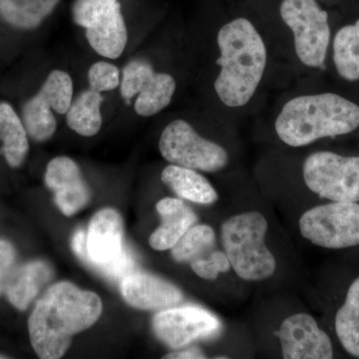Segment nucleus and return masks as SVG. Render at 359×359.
Returning a JSON list of instances; mask_svg holds the SVG:
<instances>
[{"mask_svg":"<svg viewBox=\"0 0 359 359\" xmlns=\"http://www.w3.org/2000/svg\"><path fill=\"white\" fill-rule=\"evenodd\" d=\"M102 311V302L94 292L68 282L51 285L28 318L33 351L42 359L62 358L72 337L92 327Z\"/></svg>","mask_w":359,"mask_h":359,"instance_id":"1","label":"nucleus"},{"mask_svg":"<svg viewBox=\"0 0 359 359\" xmlns=\"http://www.w3.org/2000/svg\"><path fill=\"white\" fill-rule=\"evenodd\" d=\"M221 72L215 81L219 100L229 107L250 102L261 83L266 65V48L261 34L245 18L226 23L218 37Z\"/></svg>","mask_w":359,"mask_h":359,"instance_id":"2","label":"nucleus"},{"mask_svg":"<svg viewBox=\"0 0 359 359\" xmlns=\"http://www.w3.org/2000/svg\"><path fill=\"white\" fill-rule=\"evenodd\" d=\"M359 128V106L334 93L295 97L276 120L278 138L290 147L311 145Z\"/></svg>","mask_w":359,"mask_h":359,"instance_id":"3","label":"nucleus"},{"mask_svg":"<svg viewBox=\"0 0 359 359\" xmlns=\"http://www.w3.org/2000/svg\"><path fill=\"white\" fill-rule=\"evenodd\" d=\"M269 224L263 212L233 214L219 228V241L231 271L243 282L264 283L278 271V259L268 245Z\"/></svg>","mask_w":359,"mask_h":359,"instance_id":"4","label":"nucleus"},{"mask_svg":"<svg viewBox=\"0 0 359 359\" xmlns=\"http://www.w3.org/2000/svg\"><path fill=\"white\" fill-rule=\"evenodd\" d=\"M299 233L321 249L342 250L359 245V203L325 201L302 212Z\"/></svg>","mask_w":359,"mask_h":359,"instance_id":"5","label":"nucleus"},{"mask_svg":"<svg viewBox=\"0 0 359 359\" xmlns=\"http://www.w3.org/2000/svg\"><path fill=\"white\" fill-rule=\"evenodd\" d=\"M306 188L321 200L359 203V156L318 151L302 166Z\"/></svg>","mask_w":359,"mask_h":359,"instance_id":"6","label":"nucleus"},{"mask_svg":"<svg viewBox=\"0 0 359 359\" xmlns=\"http://www.w3.org/2000/svg\"><path fill=\"white\" fill-rule=\"evenodd\" d=\"M280 13L294 33L299 60L308 67H323L330 40L327 11L316 0H283Z\"/></svg>","mask_w":359,"mask_h":359,"instance_id":"7","label":"nucleus"},{"mask_svg":"<svg viewBox=\"0 0 359 359\" xmlns=\"http://www.w3.org/2000/svg\"><path fill=\"white\" fill-rule=\"evenodd\" d=\"M72 18L86 32L90 46L99 55L117 59L128 42V30L119 0H75Z\"/></svg>","mask_w":359,"mask_h":359,"instance_id":"8","label":"nucleus"},{"mask_svg":"<svg viewBox=\"0 0 359 359\" xmlns=\"http://www.w3.org/2000/svg\"><path fill=\"white\" fill-rule=\"evenodd\" d=\"M159 150L167 162L196 171L215 173L228 166V151L203 138L184 120H175L162 132Z\"/></svg>","mask_w":359,"mask_h":359,"instance_id":"9","label":"nucleus"},{"mask_svg":"<svg viewBox=\"0 0 359 359\" xmlns=\"http://www.w3.org/2000/svg\"><path fill=\"white\" fill-rule=\"evenodd\" d=\"M280 354L285 359L337 358L334 340L313 314L299 311L283 318L276 330Z\"/></svg>","mask_w":359,"mask_h":359,"instance_id":"10","label":"nucleus"},{"mask_svg":"<svg viewBox=\"0 0 359 359\" xmlns=\"http://www.w3.org/2000/svg\"><path fill=\"white\" fill-rule=\"evenodd\" d=\"M158 339L172 349H180L201 339L218 334L221 321L207 309L195 306L161 309L152 320Z\"/></svg>","mask_w":359,"mask_h":359,"instance_id":"11","label":"nucleus"},{"mask_svg":"<svg viewBox=\"0 0 359 359\" xmlns=\"http://www.w3.org/2000/svg\"><path fill=\"white\" fill-rule=\"evenodd\" d=\"M124 224L114 209H103L94 215L86 233L85 264L100 273L101 269L122 254Z\"/></svg>","mask_w":359,"mask_h":359,"instance_id":"12","label":"nucleus"},{"mask_svg":"<svg viewBox=\"0 0 359 359\" xmlns=\"http://www.w3.org/2000/svg\"><path fill=\"white\" fill-rule=\"evenodd\" d=\"M45 185L54 193V201L66 217H71L88 205L91 193L74 161L56 157L48 163Z\"/></svg>","mask_w":359,"mask_h":359,"instance_id":"13","label":"nucleus"},{"mask_svg":"<svg viewBox=\"0 0 359 359\" xmlns=\"http://www.w3.org/2000/svg\"><path fill=\"white\" fill-rule=\"evenodd\" d=\"M125 301L135 309L161 311L183 301V292L164 278L146 273L131 271L121 280Z\"/></svg>","mask_w":359,"mask_h":359,"instance_id":"14","label":"nucleus"},{"mask_svg":"<svg viewBox=\"0 0 359 359\" xmlns=\"http://www.w3.org/2000/svg\"><path fill=\"white\" fill-rule=\"evenodd\" d=\"M156 209L161 224L150 236L149 243L152 249L159 252L171 250L198 222L192 208L178 198H164L157 203Z\"/></svg>","mask_w":359,"mask_h":359,"instance_id":"15","label":"nucleus"},{"mask_svg":"<svg viewBox=\"0 0 359 359\" xmlns=\"http://www.w3.org/2000/svg\"><path fill=\"white\" fill-rule=\"evenodd\" d=\"M52 275L50 266L41 261L28 262L16 266L11 271L4 289L7 299L18 311H25L51 280Z\"/></svg>","mask_w":359,"mask_h":359,"instance_id":"16","label":"nucleus"},{"mask_svg":"<svg viewBox=\"0 0 359 359\" xmlns=\"http://www.w3.org/2000/svg\"><path fill=\"white\" fill-rule=\"evenodd\" d=\"M161 180L180 199L204 205L218 202L219 194L215 187L196 170L171 164L163 170Z\"/></svg>","mask_w":359,"mask_h":359,"instance_id":"17","label":"nucleus"},{"mask_svg":"<svg viewBox=\"0 0 359 359\" xmlns=\"http://www.w3.org/2000/svg\"><path fill=\"white\" fill-rule=\"evenodd\" d=\"M335 340L347 355L359 359V275L349 283L334 318Z\"/></svg>","mask_w":359,"mask_h":359,"instance_id":"18","label":"nucleus"},{"mask_svg":"<svg viewBox=\"0 0 359 359\" xmlns=\"http://www.w3.org/2000/svg\"><path fill=\"white\" fill-rule=\"evenodd\" d=\"M27 135L13 106L0 102V155L11 168H20L25 162L29 150Z\"/></svg>","mask_w":359,"mask_h":359,"instance_id":"19","label":"nucleus"},{"mask_svg":"<svg viewBox=\"0 0 359 359\" xmlns=\"http://www.w3.org/2000/svg\"><path fill=\"white\" fill-rule=\"evenodd\" d=\"M102 96L93 89L85 90L72 101L66 113L68 126L84 137L95 136L102 126Z\"/></svg>","mask_w":359,"mask_h":359,"instance_id":"20","label":"nucleus"},{"mask_svg":"<svg viewBox=\"0 0 359 359\" xmlns=\"http://www.w3.org/2000/svg\"><path fill=\"white\" fill-rule=\"evenodd\" d=\"M60 0H0V16L13 27L33 29L50 15Z\"/></svg>","mask_w":359,"mask_h":359,"instance_id":"21","label":"nucleus"},{"mask_svg":"<svg viewBox=\"0 0 359 359\" xmlns=\"http://www.w3.org/2000/svg\"><path fill=\"white\" fill-rule=\"evenodd\" d=\"M334 62L347 81L359 80V20L340 28L334 39Z\"/></svg>","mask_w":359,"mask_h":359,"instance_id":"22","label":"nucleus"},{"mask_svg":"<svg viewBox=\"0 0 359 359\" xmlns=\"http://www.w3.org/2000/svg\"><path fill=\"white\" fill-rule=\"evenodd\" d=\"M218 248L216 231L209 224H195L172 248L171 255L179 264H190Z\"/></svg>","mask_w":359,"mask_h":359,"instance_id":"23","label":"nucleus"},{"mask_svg":"<svg viewBox=\"0 0 359 359\" xmlns=\"http://www.w3.org/2000/svg\"><path fill=\"white\" fill-rule=\"evenodd\" d=\"M176 91V81L167 73H156L150 83L138 94L135 111L142 117H151L171 103Z\"/></svg>","mask_w":359,"mask_h":359,"instance_id":"24","label":"nucleus"},{"mask_svg":"<svg viewBox=\"0 0 359 359\" xmlns=\"http://www.w3.org/2000/svg\"><path fill=\"white\" fill-rule=\"evenodd\" d=\"M22 122L27 134L37 142L48 140L57 128L53 110L39 95L32 97L23 106Z\"/></svg>","mask_w":359,"mask_h":359,"instance_id":"25","label":"nucleus"},{"mask_svg":"<svg viewBox=\"0 0 359 359\" xmlns=\"http://www.w3.org/2000/svg\"><path fill=\"white\" fill-rule=\"evenodd\" d=\"M37 95L58 114H66L72 103V79L65 71H52Z\"/></svg>","mask_w":359,"mask_h":359,"instance_id":"26","label":"nucleus"},{"mask_svg":"<svg viewBox=\"0 0 359 359\" xmlns=\"http://www.w3.org/2000/svg\"><path fill=\"white\" fill-rule=\"evenodd\" d=\"M156 72L150 63L143 59H134L123 69L121 94L127 103L131 102L135 95L145 88L151 80L154 78Z\"/></svg>","mask_w":359,"mask_h":359,"instance_id":"27","label":"nucleus"},{"mask_svg":"<svg viewBox=\"0 0 359 359\" xmlns=\"http://www.w3.org/2000/svg\"><path fill=\"white\" fill-rule=\"evenodd\" d=\"M191 269L199 278L205 280H217L219 276L226 275L231 271V264L224 254L223 248L212 250L207 256L191 262Z\"/></svg>","mask_w":359,"mask_h":359,"instance_id":"28","label":"nucleus"},{"mask_svg":"<svg viewBox=\"0 0 359 359\" xmlns=\"http://www.w3.org/2000/svg\"><path fill=\"white\" fill-rule=\"evenodd\" d=\"M88 80L91 89L99 93L114 90L121 83L117 66L105 61H99L90 67Z\"/></svg>","mask_w":359,"mask_h":359,"instance_id":"29","label":"nucleus"},{"mask_svg":"<svg viewBox=\"0 0 359 359\" xmlns=\"http://www.w3.org/2000/svg\"><path fill=\"white\" fill-rule=\"evenodd\" d=\"M15 249L8 241L0 238V294L4 292L7 280L15 264Z\"/></svg>","mask_w":359,"mask_h":359,"instance_id":"30","label":"nucleus"},{"mask_svg":"<svg viewBox=\"0 0 359 359\" xmlns=\"http://www.w3.org/2000/svg\"><path fill=\"white\" fill-rule=\"evenodd\" d=\"M163 358L168 359H203L207 358L204 351H201L198 347H183L176 349L173 353H168Z\"/></svg>","mask_w":359,"mask_h":359,"instance_id":"31","label":"nucleus"},{"mask_svg":"<svg viewBox=\"0 0 359 359\" xmlns=\"http://www.w3.org/2000/svg\"><path fill=\"white\" fill-rule=\"evenodd\" d=\"M2 358H7V356L4 355V354H0V359H2Z\"/></svg>","mask_w":359,"mask_h":359,"instance_id":"32","label":"nucleus"}]
</instances>
